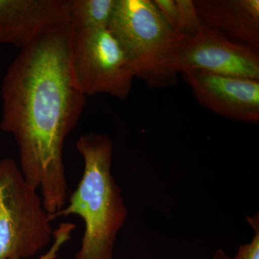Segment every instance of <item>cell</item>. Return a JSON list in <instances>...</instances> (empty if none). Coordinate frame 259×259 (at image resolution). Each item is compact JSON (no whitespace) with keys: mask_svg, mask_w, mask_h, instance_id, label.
Segmentation results:
<instances>
[{"mask_svg":"<svg viewBox=\"0 0 259 259\" xmlns=\"http://www.w3.org/2000/svg\"><path fill=\"white\" fill-rule=\"evenodd\" d=\"M72 37L69 25L37 37L21 49L2 85L0 129L14 138L19 167L40 190L49 215L67 202L63 149L86 105L73 68Z\"/></svg>","mask_w":259,"mask_h":259,"instance_id":"cell-1","label":"cell"},{"mask_svg":"<svg viewBox=\"0 0 259 259\" xmlns=\"http://www.w3.org/2000/svg\"><path fill=\"white\" fill-rule=\"evenodd\" d=\"M76 148L84 168L77 187L51 221L76 215L84 223L81 247L75 259H112L119 231L127 218L120 187L111 174L113 143L107 134L80 136Z\"/></svg>","mask_w":259,"mask_h":259,"instance_id":"cell-2","label":"cell"},{"mask_svg":"<svg viewBox=\"0 0 259 259\" xmlns=\"http://www.w3.org/2000/svg\"><path fill=\"white\" fill-rule=\"evenodd\" d=\"M125 51L135 77L150 88L175 84L171 60L183 35L162 18L151 0H116L108 26Z\"/></svg>","mask_w":259,"mask_h":259,"instance_id":"cell-3","label":"cell"},{"mask_svg":"<svg viewBox=\"0 0 259 259\" xmlns=\"http://www.w3.org/2000/svg\"><path fill=\"white\" fill-rule=\"evenodd\" d=\"M40 194L13 158L0 160V259L28 258L53 238Z\"/></svg>","mask_w":259,"mask_h":259,"instance_id":"cell-4","label":"cell"},{"mask_svg":"<svg viewBox=\"0 0 259 259\" xmlns=\"http://www.w3.org/2000/svg\"><path fill=\"white\" fill-rule=\"evenodd\" d=\"M72 62L76 81L86 97H128L134 74L125 51L108 28L73 30Z\"/></svg>","mask_w":259,"mask_h":259,"instance_id":"cell-5","label":"cell"},{"mask_svg":"<svg viewBox=\"0 0 259 259\" xmlns=\"http://www.w3.org/2000/svg\"><path fill=\"white\" fill-rule=\"evenodd\" d=\"M176 74L203 71L211 74L259 79L258 52L232 41L202 25L197 35L184 37L171 60Z\"/></svg>","mask_w":259,"mask_h":259,"instance_id":"cell-6","label":"cell"},{"mask_svg":"<svg viewBox=\"0 0 259 259\" xmlns=\"http://www.w3.org/2000/svg\"><path fill=\"white\" fill-rule=\"evenodd\" d=\"M182 74L197 101L206 108L229 120L258 124L259 79L198 70Z\"/></svg>","mask_w":259,"mask_h":259,"instance_id":"cell-7","label":"cell"},{"mask_svg":"<svg viewBox=\"0 0 259 259\" xmlns=\"http://www.w3.org/2000/svg\"><path fill=\"white\" fill-rule=\"evenodd\" d=\"M69 25V0H0V44L21 49Z\"/></svg>","mask_w":259,"mask_h":259,"instance_id":"cell-8","label":"cell"},{"mask_svg":"<svg viewBox=\"0 0 259 259\" xmlns=\"http://www.w3.org/2000/svg\"><path fill=\"white\" fill-rule=\"evenodd\" d=\"M203 25L259 51V0H193Z\"/></svg>","mask_w":259,"mask_h":259,"instance_id":"cell-9","label":"cell"},{"mask_svg":"<svg viewBox=\"0 0 259 259\" xmlns=\"http://www.w3.org/2000/svg\"><path fill=\"white\" fill-rule=\"evenodd\" d=\"M116 0H69V23L73 30L108 28Z\"/></svg>","mask_w":259,"mask_h":259,"instance_id":"cell-10","label":"cell"},{"mask_svg":"<svg viewBox=\"0 0 259 259\" xmlns=\"http://www.w3.org/2000/svg\"><path fill=\"white\" fill-rule=\"evenodd\" d=\"M178 8V19L176 30L184 37L194 36L202 28V20L199 18L192 0H176Z\"/></svg>","mask_w":259,"mask_h":259,"instance_id":"cell-11","label":"cell"},{"mask_svg":"<svg viewBox=\"0 0 259 259\" xmlns=\"http://www.w3.org/2000/svg\"><path fill=\"white\" fill-rule=\"evenodd\" d=\"M76 228V225L71 223H61L53 233L54 241L47 253L38 259H56L61 247L71 238V234ZM18 259V258H13Z\"/></svg>","mask_w":259,"mask_h":259,"instance_id":"cell-12","label":"cell"},{"mask_svg":"<svg viewBox=\"0 0 259 259\" xmlns=\"http://www.w3.org/2000/svg\"><path fill=\"white\" fill-rule=\"evenodd\" d=\"M247 221L254 230V236L250 243L241 245L234 258L259 259V216L257 212L253 217H247Z\"/></svg>","mask_w":259,"mask_h":259,"instance_id":"cell-13","label":"cell"},{"mask_svg":"<svg viewBox=\"0 0 259 259\" xmlns=\"http://www.w3.org/2000/svg\"><path fill=\"white\" fill-rule=\"evenodd\" d=\"M162 18L176 30L178 19V8L176 0H153Z\"/></svg>","mask_w":259,"mask_h":259,"instance_id":"cell-14","label":"cell"},{"mask_svg":"<svg viewBox=\"0 0 259 259\" xmlns=\"http://www.w3.org/2000/svg\"><path fill=\"white\" fill-rule=\"evenodd\" d=\"M212 259H231V258L225 253L224 250L218 249L213 255Z\"/></svg>","mask_w":259,"mask_h":259,"instance_id":"cell-15","label":"cell"}]
</instances>
